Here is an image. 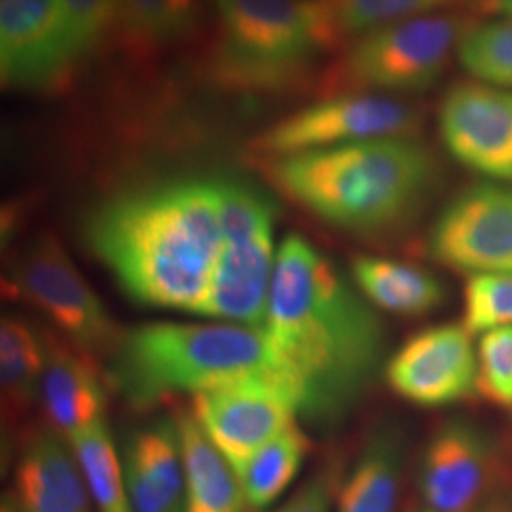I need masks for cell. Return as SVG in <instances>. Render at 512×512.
Returning <instances> with one entry per match:
<instances>
[{
	"label": "cell",
	"mask_w": 512,
	"mask_h": 512,
	"mask_svg": "<svg viewBox=\"0 0 512 512\" xmlns=\"http://www.w3.org/2000/svg\"><path fill=\"white\" fill-rule=\"evenodd\" d=\"M264 334L300 416L319 427L348 416L384 359V325L372 304L298 234L277 249Z\"/></svg>",
	"instance_id": "1"
},
{
	"label": "cell",
	"mask_w": 512,
	"mask_h": 512,
	"mask_svg": "<svg viewBox=\"0 0 512 512\" xmlns=\"http://www.w3.org/2000/svg\"><path fill=\"white\" fill-rule=\"evenodd\" d=\"M86 234L133 300L198 313L222 249L220 179L184 177L120 194L93 213Z\"/></svg>",
	"instance_id": "2"
},
{
	"label": "cell",
	"mask_w": 512,
	"mask_h": 512,
	"mask_svg": "<svg viewBox=\"0 0 512 512\" xmlns=\"http://www.w3.org/2000/svg\"><path fill=\"white\" fill-rule=\"evenodd\" d=\"M270 177L317 219L372 236L420 213L439 184L440 167L418 137H387L275 158Z\"/></svg>",
	"instance_id": "3"
},
{
	"label": "cell",
	"mask_w": 512,
	"mask_h": 512,
	"mask_svg": "<svg viewBox=\"0 0 512 512\" xmlns=\"http://www.w3.org/2000/svg\"><path fill=\"white\" fill-rule=\"evenodd\" d=\"M110 376L137 408L251 376H274L285 384L264 330L234 323H156L129 330L110 355Z\"/></svg>",
	"instance_id": "4"
},
{
	"label": "cell",
	"mask_w": 512,
	"mask_h": 512,
	"mask_svg": "<svg viewBox=\"0 0 512 512\" xmlns=\"http://www.w3.org/2000/svg\"><path fill=\"white\" fill-rule=\"evenodd\" d=\"M327 50L334 46L321 0H234L220 18L211 71L236 92H281Z\"/></svg>",
	"instance_id": "5"
},
{
	"label": "cell",
	"mask_w": 512,
	"mask_h": 512,
	"mask_svg": "<svg viewBox=\"0 0 512 512\" xmlns=\"http://www.w3.org/2000/svg\"><path fill=\"white\" fill-rule=\"evenodd\" d=\"M465 27L463 19L437 12L353 38L323 76V97L376 93L403 99L427 92L444 76Z\"/></svg>",
	"instance_id": "6"
},
{
	"label": "cell",
	"mask_w": 512,
	"mask_h": 512,
	"mask_svg": "<svg viewBox=\"0 0 512 512\" xmlns=\"http://www.w3.org/2000/svg\"><path fill=\"white\" fill-rule=\"evenodd\" d=\"M222 249L198 315L264 330L274 283L275 205L264 192L220 179Z\"/></svg>",
	"instance_id": "7"
},
{
	"label": "cell",
	"mask_w": 512,
	"mask_h": 512,
	"mask_svg": "<svg viewBox=\"0 0 512 512\" xmlns=\"http://www.w3.org/2000/svg\"><path fill=\"white\" fill-rule=\"evenodd\" d=\"M12 293L42 311L86 359L110 357L122 334L54 236L31 239L8 270Z\"/></svg>",
	"instance_id": "8"
},
{
	"label": "cell",
	"mask_w": 512,
	"mask_h": 512,
	"mask_svg": "<svg viewBox=\"0 0 512 512\" xmlns=\"http://www.w3.org/2000/svg\"><path fill=\"white\" fill-rule=\"evenodd\" d=\"M421 124L420 109L401 97L336 93L294 110L260 131L253 137L251 148L275 160L374 139L416 137Z\"/></svg>",
	"instance_id": "9"
},
{
	"label": "cell",
	"mask_w": 512,
	"mask_h": 512,
	"mask_svg": "<svg viewBox=\"0 0 512 512\" xmlns=\"http://www.w3.org/2000/svg\"><path fill=\"white\" fill-rule=\"evenodd\" d=\"M429 255L465 275L512 274V184L480 181L442 207Z\"/></svg>",
	"instance_id": "10"
},
{
	"label": "cell",
	"mask_w": 512,
	"mask_h": 512,
	"mask_svg": "<svg viewBox=\"0 0 512 512\" xmlns=\"http://www.w3.org/2000/svg\"><path fill=\"white\" fill-rule=\"evenodd\" d=\"M192 416L220 454L238 467L300 416L291 389L274 376H251L192 397Z\"/></svg>",
	"instance_id": "11"
},
{
	"label": "cell",
	"mask_w": 512,
	"mask_h": 512,
	"mask_svg": "<svg viewBox=\"0 0 512 512\" xmlns=\"http://www.w3.org/2000/svg\"><path fill=\"white\" fill-rule=\"evenodd\" d=\"M80 55L59 0H0V78L8 90H54Z\"/></svg>",
	"instance_id": "12"
},
{
	"label": "cell",
	"mask_w": 512,
	"mask_h": 512,
	"mask_svg": "<svg viewBox=\"0 0 512 512\" xmlns=\"http://www.w3.org/2000/svg\"><path fill=\"white\" fill-rule=\"evenodd\" d=\"M440 141L484 181L512 184V90L476 80L454 84L439 107Z\"/></svg>",
	"instance_id": "13"
},
{
	"label": "cell",
	"mask_w": 512,
	"mask_h": 512,
	"mask_svg": "<svg viewBox=\"0 0 512 512\" xmlns=\"http://www.w3.org/2000/svg\"><path fill=\"white\" fill-rule=\"evenodd\" d=\"M385 382L423 408L456 404L476 393L473 334L461 323L420 330L385 361Z\"/></svg>",
	"instance_id": "14"
},
{
	"label": "cell",
	"mask_w": 512,
	"mask_h": 512,
	"mask_svg": "<svg viewBox=\"0 0 512 512\" xmlns=\"http://www.w3.org/2000/svg\"><path fill=\"white\" fill-rule=\"evenodd\" d=\"M494 446L473 423L448 421L421 454L418 488L425 509L476 512L494 475Z\"/></svg>",
	"instance_id": "15"
},
{
	"label": "cell",
	"mask_w": 512,
	"mask_h": 512,
	"mask_svg": "<svg viewBox=\"0 0 512 512\" xmlns=\"http://www.w3.org/2000/svg\"><path fill=\"white\" fill-rule=\"evenodd\" d=\"M120 456L133 512H184L186 475L177 420L135 429Z\"/></svg>",
	"instance_id": "16"
},
{
	"label": "cell",
	"mask_w": 512,
	"mask_h": 512,
	"mask_svg": "<svg viewBox=\"0 0 512 512\" xmlns=\"http://www.w3.org/2000/svg\"><path fill=\"white\" fill-rule=\"evenodd\" d=\"M14 495L21 512H93V499L69 440L38 431L16 465Z\"/></svg>",
	"instance_id": "17"
},
{
	"label": "cell",
	"mask_w": 512,
	"mask_h": 512,
	"mask_svg": "<svg viewBox=\"0 0 512 512\" xmlns=\"http://www.w3.org/2000/svg\"><path fill=\"white\" fill-rule=\"evenodd\" d=\"M46 361L38 401L55 431L65 439L105 420L107 393L86 355L46 336Z\"/></svg>",
	"instance_id": "18"
},
{
	"label": "cell",
	"mask_w": 512,
	"mask_h": 512,
	"mask_svg": "<svg viewBox=\"0 0 512 512\" xmlns=\"http://www.w3.org/2000/svg\"><path fill=\"white\" fill-rule=\"evenodd\" d=\"M351 281L374 308L395 315H427L439 310L446 300L439 277L393 258L355 256L351 260Z\"/></svg>",
	"instance_id": "19"
},
{
	"label": "cell",
	"mask_w": 512,
	"mask_h": 512,
	"mask_svg": "<svg viewBox=\"0 0 512 512\" xmlns=\"http://www.w3.org/2000/svg\"><path fill=\"white\" fill-rule=\"evenodd\" d=\"M177 427L186 475L184 512H243L247 503L234 467L203 433L192 412H181Z\"/></svg>",
	"instance_id": "20"
},
{
	"label": "cell",
	"mask_w": 512,
	"mask_h": 512,
	"mask_svg": "<svg viewBox=\"0 0 512 512\" xmlns=\"http://www.w3.org/2000/svg\"><path fill=\"white\" fill-rule=\"evenodd\" d=\"M403 463L401 435L389 427L376 431L342 482L334 512H395Z\"/></svg>",
	"instance_id": "21"
},
{
	"label": "cell",
	"mask_w": 512,
	"mask_h": 512,
	"mask_svg": "<svg viewBox=\"0 0 512 512\" xmlns=\"http://www.w3.org/2000/svg\"><path fill=\"white\" fill-rule=\"evenodd\" d=\"M205 0H116L112 31L137 54H158L198 27Z\"/></svg>",
	"instance_id": "22"
},
{
	"label": "cell",
	"mask_w": 512,
	"mask_h": 512,
	"mask_svg": "<svg viewBox=\"0 0 512 512\" xmlns=\"http://www.w3.org/2000/svg\"><path fill=\"white\" fill-rule=\"evenodd\" d=\"M46 340L21 317H2L0 323V391L2 414L10 423L23 420L38 401Z\"/></svg>",
	"instance_id": "23"
},
{
	"label": "cell",
	"mask_w": 512,
	"mask_h": 512,
	"mask_svg": "<svg viewBox=\"0 0 512 512\" xmlns=\"http://www.w3.org/2000/svg\"><path fill=\"white\" fill-rule=\"evenodd\" d=\"M308 450L310 440L294 423L251 458L234 467L247 507L253 511L272 507L300 473Z\"/></svg>",
	"instance_id": "24"
},
{
	"label": "cell",
	"mask_w": 512,
	"mask_h": 512,
	"mask_svg": "<svg viewBox=\"0 0 512 512\" xmlns=\"http://www.w3.org/2000/svg\"><path fill=\"white\" fill-rule=\"evenodd\" d=\"M84 473L97 512H133L129 501L122 456L101 420L67 437Z\"/></svg>",
	"instance_id": "25"
},
{
	"label": "cell",
	"mask_w": 512,
	"mask_h": 512,
	"mask_svg": "<svg viewBox=\"0 0 512 512\" xmlns=\"http://www.w3.org/2000/svg\"><path fill=\"white\" fill-rule=\"evenodd\" d=\"M452 0H321L334 48L404 19L437 14Z\"/></svg>",
	"instance_id": "26"
},
{
	"label": "cell",
	"mask_w": 512,
	"mask_h": 512,
	"mask_svg": "<svg viewBox=\"0 0 512 512\" xmlns=\"http://www.w3.org/2000/svg\"><path fill=\"white\" fill-rule=\"evenodd\" d=\"M456 57L471 80L512 90V18H490L467 25Z\"/></svg>",
	"instance_id": "27"
},
{
	"label": "cell",
	"mask_w": 512,
	"mask_h": 512,
	"mask_svg": "<svg viewBox=\"0 0 512 512\" xmlns=\"http://www.w3.org/2000/svg\"><path fill=\"white\" fill-rule=\"evenodd\" d=\"M461 325L473 336L512 327V274L467 275Z\"/></svg>",
	"instance_id": "28"
},
{
	"label": "cell",
	"mask_w": 512,
	"mask_h": 512,
	"mask_svg": "<svg viewBox=\"0 0 512 512\" xmlns=\"http://www.w3.org/2000/svg\"><path fill=\"white\" fill-rule=\"evenodd\" d=\"M476 393L492 406L512 410V327L480 336L476 344Z\"/></svg>",
	"instance_id": "29"
},
{
	"label": "cell",
	"mask_w": 512,
	"mask_h": 512,
	"mask_svg": "<svg viewBox=\"0 0 512 512\" xmlns=\"http://www.w3.org/2000/svg\"><path fill=\"white\" fill-rule=\"evenodd\" d=\"M80 59L112 27L116 0H59Z\"/></svg>",
	"instance_id": "30"
},
{
	"label": "cell",
	"mask_w": 512,
	"mask_h": 512,
	"mask_svg": "<svg viewBox=\"0 0 512 512\" xmlns=\"http://www.w3.org/2000/svg\"><path fill=\"white\" fill-rule=\"evenodd\" d=\"M334 482L330 473L308 480L296 494L274 512H332Z\"/></svg>",
	"instance_id": "31"
},
{
	"label": "cell",
	"mask_w": 512,
	"mask_h": 512,
	"mask_svg": "<svg viewBox=\"0 0 512 512\" xmlns=\"http://www.w3.org/2000/svg\"><path fill=\"white\" fill-rule=\"evenodd\" d=\"M475 8L490 18H512V0H475Z\"/></svg>",
	"instance_id": "32"
},
{
	"label": "cell",
	"mask_w": 512,
	"mask_h": 512,
	"mask_svg": "<svg viewBox=\"0 0 512 512\" xmlns=\"http://www.w3.org/2000/svg\"><path fill=\"white\" fill-rule=\"evenodd\" d=\"M0 512H21L19 511L18 501H16V495H14L12 490L2 494V499H0Z\"/></svg>",
	"instance_id": "33"
},
{
	"label": "cell",
	"mask_w": 512,
	"mask_h": 512,
	"mask_svg": "<svg viewBox=\"0 0 512 512\" xmlns=\"http://www.w3.org/2000/svg\"><path fill=\"white\" fill-rule=\"evenodd\" d=\"M209 6H213L215 10H217V14H219L220 18L228 12V8L232 6V2L234 0H205Z\"/></svg>",
	"instance_id": "34"
},
{
	"label": "cell",
	"mask_w": 512,
	"mask_h": 512,
	"mask_svg": "<svg viewBox=\"0 0 512 512\" xmlns=\"http://www.w3.org/2000/svg\"><path fill=\"white\" fill-rule=\"evenodd\" d=\"M476 512H512L509 505H503V503H490L486 507H482L480 511Z\"/></svg>",
	"instance_id": "35"
},
{
	"label": "cell",
	"mask_w": 512,
	"mask_h": 512,
	"mask_svg": "<svg viewBox=\"0 0 512 512\" xmlns=\"http://www.w3.org/2000/svg\"><path fill=\"white\" fill-rule=\"evenodd\" d=\"M416 512H433V511H429V509H421V511H416Z\"/></svg>",
	"instance_id": "36"
}]
</instances>
